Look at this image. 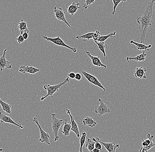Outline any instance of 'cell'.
Returning a JSON list of instances; mask_svg holds the SVG:
<instances>
[{
    "label": "cell",
    "mask_w": 155,
    "mask_h": 152,
    "mask_svg": "<svg viewBox=\"0 0 155 152\" xmlns=\"http://www.w3.org/2000/svg\"></svg>",
    "instance_id": "f35d334b"
},
{
    "label": "cell",
    "mask_w": 155,
    "mask_h": 152,
    "mask_svg": "<svg viewBox=\"0 0 155 152\" xmlns=\"http://www.w3.org/2000/svg\"><path fill=\"white\" fill-rule=\"evenodd\" d=\"M101 36L100 33L98 31H96L93 35V39L94 41H97L98 39Z\"/></svg>",
    "instance_id": "1f68e13d"
},
{
    "label": "cell",
    "mask_w": 155,
    "mask_h": 152,
    "mask_svg": "<svg viewBox=\"0 0 155 152\" xmlns=\"http://www.w3.org/2000/svg\"><path fill=\"white\" fill-rule=\"evenodd\" d=\"M52 119L51 120L52 125H51V128H52V131L53 135H54V141H58L59 137L58 135L59 133V131L60 130V128L61 126L63 123V119H58L56 118V114H52Z\"/></svg>",
    "instance_id": "3957f363"
},
{
    "label": "cell",
    "mask_w": 155,
    "mask_h": 152,
    "mask_svg": "<svg viewBox=\"0 0 155 152\" xmlns=\"http://www.w3.org/2000/svg\"><path fill=\"white\" fill-rule=\"evenodd\" d=\"M4 150L3 149H0V152L3 151Z\"/></svg>",
    "instance_id": "74e56055"
},
{
    "label": "cell",
    "mask_w": 155,
    "mask_h": 152,
    "mask_svg": "<svg viewBox=\"0 0 155 152\" xmlns=\"http://www.w3.org/2000/svg\"><path fill=\"white\" fill-rule=\"evenodd\" d=\"M94 32H90L88 33L79 36H77L76 38L78 40H82L84 42L88 41L90 40L93 38V35H94Z\"/></svg>",
    "instance_id": "cb8c5ba5"
},
{
    "label": "cell",
    "mask_w": 155,
    "mask_h": 152,
    "mask_svg": "<svg viewBox=\"0 0 155 152\" xmlns=\"http://www.w3.org/2000/svg\"><path fill=\"white\" fill-rule=\"evenodd\" d=\"M82 123L84 125H87L90 127L93 128L97 125V122L95 120L91 117H87L83 119Z\"/></svg>",
    "instance_id": "7402d4cb"
},
{
    "label": "cell",
    "mask_w": 155,
    "mask_h": 152,
    "mask_svg": "<svg viewBox=\"0 0 155 152\" xmlns=\"http://www.w3.org/2000/svg\"><path fill=\"white\" fill-rule=\"evenodd\" d=\"M0 121L1 123H7L12 124L21 129H23L24 128L21 124L15 122L9 116H7L1 112H0Z\"/></svg>",
    "instance_id": "7c38bea8"
},
{
    "label": "cell",
    "mask_w": 155,
    "mask_h": 152,
    "mask_svg": "<svg viewBox=\"0 0 155 152\" xmlns=\"http://www.w3.org/2000/svg\"><path fill=\"white\" fill-rule=\"evenodd\" d=\"M155 2V0H152L149 2L142 15L137 18V21L139 25L140 43L144 44L148 28L152 26V17L153 14V9Z\"/></svg>",
    "instance_id": "6da1fadb"
},
{
    "label": "cell",
    "mask_w": 155,
    "mask_h": 152,
    "mask_svg": "<svg viewBox=\"0 0 155 152\" xmlns=\"http://www.w3.org/2000/svg\"><path fill=\"white\" fill-rule=\"evenodd\" d=\"M92 140L94 142L95 147L97 149H99L101 151L102 150V145L100 143L101 139L99 137H97L96 138H92Z\"/></svg>",
    "instance_id": "f546056e"
},
{
    "label": "cell",
    "mask_w": 155,
    "mask_h": 152,
    "mask_svg": "<svg viewBox=\"0 0 155 152\" xmlns=\"http://www.w3.org/2000/svg\"><path fill=\"white\" fill-rule=\"evenodd\" d=\"M54 14L55 18L58 21H61L67 25L69 28H71L72 25L69 22H68L65 17V13L63 11L62 8L58 6H55L54 8Z\"/></svg>",
    "instance_id": "ba28073f"
},
{
    "label": "cell",
    "mask_w": 155,
    "mask_h": 152,
    "mask_svg": "<svg viewBox=\"0 0 155 152\" xmlns=\"http://www.w3.org/2000/svg\"><path fill=\"white\" fill-rule=\"evenodd\" d=\"M7 50V48L5 49L4 50L2 56L0 57V70L2 71H3L5 68L8 69H11L12 68V65L10 62L9 61L7 60L6 59Z\"/></svg>",
    "instance_id": "30bf717a"
},
{
    "label": "cell",
    "mask_w": 155,
    "mask_h": 152,
    "mask_svg": "<svg viewBox=\"0 0 155 152\" xmlns=\"http://www.w3.org/2000/svg\"><path fill=\"white\" fill-rule=\"evenodd\" d=\"M39 69L33 66H21L19 70V72L22 73H28L31 74H35L39 71Z\"/></svg>",
    "instance_id": "5bb4252c"
},
{
    "label": "cell",
    "mask_w": 155,
    "mask_h": 152,
    "mask_svg": "<svg viewBox=\"0 0 155 152\" xmlns=\"http://www.w3.org/2000/svg\"><path fill=\"white\" fill-rule=\"evenodd\" d=\"M127 1V0H112L113 3V11L112 13V15H114L115 14L116 8H117L118 5L121 3L125 2Z\"/></svg>",
    "instance_id": "f1b7e54d"
},
{
    "label": "cell",
    "mask_w": 155,
    "mask_h": 152,
    "mask_svg": "<svg viewBox=\"0 0 155 152\" xmlns=\"http://www.w3.org/2000/svg\"><path fill=\"white\" fill-rule=\"evenodd\" d=\"M16 40H17L18 43L19 44L23 43V42H24V40H25L24 37H23L22 36L21 34L19 35V36L18 37L16 38Z\"/></svg>",
    "instance_id": "d6a6232c"
},
{
    "label": "cell",
    "mask_w": 155,
    "mask_h": 152,
    "mask_svg": "<svg viewBox=\"0 0 155 152\" xmlns=\"http://www.w3.org/2000/svg\"><path fill=\"white\" fill-rule=\"evenodd\" d=\"M147 139H142V144L139 152H148L149 150L155 146V143H153L154 135H151L149 133L147 135Z\"/></svg>",
    "instance_id": "8992f818"
},
{
    "label": "cell",
    "mask_w": 155,
    "mask_h": 152,
    "mask_svg": "<svg viewBox=\"0 0 155 152\" xmlns=\"http://www.w3.org/2000/svg\"><path fill=\"white\" fill-rule=\"evenodd\" d=\"M43 38L44 39L47 40V41L52 42L55 45L68 48V49L71 50L73 53H75L77 52V50L75 47H71L69 46L66 44L65 43L59 36L57 37H55V38H52V37H48L46 35H44Z\"/></svg>",
    "instance_id": "277c9868"
},
{
    "label": "cell",
    "mask_w": 155,
    "mask_h": 152,
    "mask_svg": "<svg viewBox=\"0 0 155 152\" xmlns=\"http://www.w3.org/2000/svg\"><path fill=\"white\" fill-rule=\"evenodd\" d=\"M98 101L100 102V105L96 106L94 109L95 113L98 114L100 117L109 114L111 112V109H109L107 105L105 104L103 100L101 99H98Z\"/></svg>",
    "instance_id": "52a82bcc"
},
{
    "label": "cell",
    "mask_w": 155,
    "mask_h": 152,
    "mask_svg": "<svg viewBox=\"0 0 155 152\" xmlns=\"http://www.w3.org/2000/svg\"><path fill=\"white\" fill-rule=\"evenodd\" d=\"M90 152H100L101 150L97 148H94L92 150L90 151Z\"/></svg>",
    "instance_id": "8d00e7d4"
},
{
    "label": "cell",
    "mask_w": 155,
    "mask_h": 152,
    "mask_svg": "<svg viewBox=\"0 0 155 152\" xmlns=\"http://www.w3.org/2000/svg\"><path fill=\"white\" fill-rule=\"evenodd\" d=\"M100 143L102 145H103L104 147L106 149L108 152H116V150L117 148L120 149L121 150L120 148V144H116L113 143H104L102 142L100 140Z\"/></svg>",
    "instance_id": "9a60e30c"
},
{
    "label": "cell",
    "mask_w": 155,
    "mask_h": 152,
    "mask_svg": "<svg viewBox=\"0 0 155 152\" xmlns=\"http://www.w3.org/2000/svg\"><path fill=\"white\" fill-rule=\"evenodd\" d=\"M69 77L68 76L67 78L64 79L62 82L57 84V85H51V84H49V85H45L43 86V88L45 90L47 91V93L46 95L45 96L41 97L39 101H42L44 100L45 99H46L47 97L49 96H51V98H53V95L55 93L58 92V90L61 89L62 86H64L65 83L69 82Z\"/></svg>",
    "instance_id": "7a4b0ae2"
},
{
    "label": "cell",
    "mask_w": 155,
    "mask_h": 152,
    "mask_svg": "<svg viewBox=\"0 0 155 152\" xmlns=\"http://www.w3.org/2000/svg\"><path fill=\"white\" fill-rule=\"evenodd\" d=\"M0 105L2 106V109L6 113L11 114L12 113V105L2 100L0 97Z\"/></svg>",
    "instance_id": "603a6c76"
},
{
    "label": "cell",
    "mask_w": 155,
    "mask_h": 152,
    "mask_svg": "<svg viewBox=\"0 0 155 152\" xmlns=\"http://www.w3.org/2000/svg\"><path fill=\"white\" fill-rule=\"evenodd\" d=\"M95 0H86L85 2L83 4V7L84 9H87L89 6L92 4H94V2Z\"/></svg>",
    "instance_id": "4dcf8cb0"
},
{
    "label": "cell",
    "mask_w": 155,
    "mask_h": 152,
    "mask_svg": "<svg viewBox=\"0 0 155 152\" xmlns=\"http://www.w3.org/2000/svg\"><path fill=\"white\" fill-rule=\"evenodd\" d=\"M71 129V123H68L67 119L65 120V122L63 126L62 133L64 136H68L69 135Z\"/></svg>",
    "instance_id": "44dd1931"
},
{
    "label": "cell",
    "mask_w": 155,
    "mask_h": 152,
    "mask_svg": "<svg viewBox=\"0 0 155 152\" xmlns=\"http://www.w3.org/2000/svg\"><path fill=\"white\" fill-rule=\"evenodd\" d=\"M82 73L83 76L89 82L91 83L93 85L103 90H104V92H105L106 89H105V88L102 86L101 83L99 81V80H98L96 76H93L90 73H88L87 72L83 71V70L82 71Z\"/></svg>",
    "instance_id": "9c48e42d"
},
{
    "label": "cell",
    "mask_w": 155,
    "mask_h": 152,
    "mask_svg": "<svg viewBox=\"0 0 155 152\" xmlns=\"http://www.w3.org/2000/svg\"><path fill=\"white\" fill-rule=\"evenodd\" d=\"M116 34V32L114 31L111 33L107 35L102 36H101L100 38L98 39L97 41L98 42H104L105 40H107V39L110 38V37H113L115 36Z\"/></svg>",
    "instance_id": "484cf974"
},
{
    "label": "cell",
    "mask_w": 155,
    "mask_h": 152,
    "mask_svg": "<svg viewBox=\"0 0 155 152\" xmlns=\"http://www.w3.org/2000/svg\"><path fill=\"white\" fill-rule=\"evenodd\" d=\"M87 56L91 60L92 64L93 66H96L102 67L104 69H106L107 66L105 65L102 63L99 57H95L91 55V53L88 51H86Z\"/></svg>",
    "instance_id": "4fadbf2b"
},
{
    "label": "cell",
    "mask_w": 155,
    "mask_h": 152,
    "mask_svg": "<svg viewBox=\"0 0 155 152\" xmlns=\"http://www.w3.org/2000/svg\"><path fill=\"white\" fill-rule=\"evenodd\" d=\"M33 121L38 126L39 129L40 131V137L39 141L42 143H45L46 144H48V145H50L49 140L50 138H54V137H50L49 134L47 132L45 131L42 129L41 127V126L39 121L38 118L36 117H35L33 118Z\"/></svg>",
    "instance_id": "5b68a950"
},
{
    "label": "cell",
    "mask_w": 155,
    "mask_h": 152,
    "mask_svg": "<svg viewBox=\"0 0 155 152\" xmlns=\"http://www.w3.org/2000/svg\"><path fill=\"white\" fill-rule=\"evenodd\" d=\"M98 47L99 49L102 52L103 54L104 58V59H106L107 58V55L106 52H105V49L106 47H107V45H105L104 42H98L97 41H94Z\"/></svg>",
    "instance_id": "d4e9b609"
},
{
    "label": "cell",
    "mask_w": 155,
    "mask_h": 152,
    "mask_svg": "<svg viewBox=\"0 0 155 152\" xmlns=\"http://www.w3.org/2000/svg\"><path fill=\"white\" fill-rule=\"evenodd\" d=\"M68 76L71 79H74V78H75V74L74 72L70 73H69L68 74Z\"/></svg>",
    "instance_id": "d590c367"
},
{
    "label": "cell",
    "mask_w": 155,
    "mask_h": 152,
    "mask_svg": "<svg viewBox=\"0 0 155 152\" xmlns=\"http://www.w3.org/2000/svg\"><path fill=\"white\" fill-rule=\"evenodd\" d=\"M87 135V134L85 131L82 132V135H81L80 138V148H79V152H83L82 151V147H83V145L85 144Z\"/></svg>",
    "instance_id": "4316f807"
},
{
    "label": "cell",
    "mask_w": 155,
    "mask_h": 152,
    "mask_svg": "<svg viewBox=\"0 0 155 152\" xmlns=\"http://www.w3.org/2000/svg\"><path fill=\"white\" fill-rule=\"evenodd\" d=\"M95 143L92 139L87 138V143H86V147L88 149V150H92L94 149Z\"/></svg>",
    "instance_id": "83f0119b"
},
{
    "label": "cell",
    "mask_w": 155,
    "mask_h": 152,
    "mask_svg": "<svg viewBox=\"0 0 155 152\" xmlns=\"http://www.w3.org/2000/svg\"><path fill=\"white\" fill-rule=\"evenodd\" d=\"M145 51H143L141 54L137 55L135 57H127L126 60L128 63L131 60H134L137 62H143L145 60V57L147 56V54L145 53Z\"/></svg>",
    "instance_id": "ac0fdd59"
},
{
    "label": "cell",
    "mask_w": 155,
    "mask_h": 152,
    "mask_svg": "<svg viewBox=\"0 0 155 152\" xmlns=\"http://www.w3.org/2000/svg\"><path fill=\"white\" fill-rule=\"evenodd\" d=\"M80 3L78 2H73L67 8V11L69 14L71 15V16H73L77 12L78 10L80 9L81 8L79 6Z\"/></svg>",
    "instance_id": "e0dca14e"
},
{
    "label": "cell",
    "mask_w": 155,
    "mask_h": 152,
    "mask_svg": "<svg viewBox=\"0 0 155 152\" xmlns=\"http://www.w3.org/2000/svg\"><path fill=\"white\" fill-rule=\"evenodd\" d=\"M19 30L20 32V34H22L24 32H27L29 33L27 23L24 21V19H21L20 22L19 23L18 25V27L15 30Z\"/></svg>",
    "instance_id": "ffe728a7"
},
{
    "label": "cell",
    "mask_w": 155,
    "mask_h": 152,
    "mask_svg": "<svg viewBox=\"0 0 155 152\" xmlns=\"http://www.w3.org/2000/svg\"><path fill=\"white\" fill-rule=\"evenodd\" d=\"M147 69L145 67L141 66L137 68L135 71H134V76L135 77H137L141 79H146L147 76L146 75V73Z\"/></svg>",
    "instance_id": "2e32d148"
},
{
    "label": "cell",
    "mask_w": 155,
    "mask_h": 152,
    "mask_svg": "<svg viewBox=\"0 0 155 152\" xmlns=\"http://www.w3.org/2000/svg\"><path fill=\"white\" fill-rule=\"evenodd\" d=\"M66 110L67 111V113L69 115L70 117L71 123V131H73L76 134L78 138H79L80 137V131H79L77 123L75 121L73 116L71 115L70 110L68 109H66Z\"/></svg>",
    "instance_id": "8fae6325"
},
{
    "label": "cell",
    "mask_w": 155,
    "mask_h": 152,
    "mask_svg": "<svg viewBox=\"0 0 155 152\" xmlns=\"http://www.w3.org/2000/svg\"><path fill=\"white\" fill-rule=\"evenodd\" d=\"M130 43L136 46L137 50H140V51H145V52L150 51V48L152 46V44H149L148 46H147V45H145L144 44L137 43V42H136L132 40H130Z\"/></svg>",
    "instance_id": "d6986e66"
},
{
    "label": "cell",
    "mask_w": 155,
    "mask_h": 152,
    "mask_svg": "<svg viewBox=\"0 0 155 152\" xmlns=\"http://www.w3.org/2000/svg\"><path fill=\"white\" fill-rule=\"evenodd\" d=\"M21 35H22L25 40L28 39V33L27 32H24Z\"/></svg>",
    "instance_id": "e575fe53"
},
{
    "label": "cell",
    "mask_w": 155,
    "mask_h": 152,
    "mask_svg": "<svg viewBox=\"0 0 155 152\" xmlns=\"http://www.w3.org/2000/svg\"><path fill=\"white\" fill-rule=\"evenodd\" d=\"M75 79L77 81H80L82 79V76L79 73H77L75 74Z\"/></svg>",
    "instance_id": "836d02e7"
}]
</instances>
